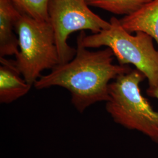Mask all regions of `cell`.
Instances as JSON below:
<instances>
[{"instance_id":"1","label":"cell","mask_w":158,"mask_h":158,"mask_svg":"<svg viewBox=\"0 0 158 158\" xmlns=\"http://www.w3.org/2000/svg\"><path fill=\"white\" fill-rule=\"evenodd\" d=\"M114 58L113 51L108 47L95 52L88 50L83 45L80 32L73 59L57 65L50 73L41 76L34 86L38 90L53 86L67 89L74 107L79 113H83L96 102H107L111 81L132 70L128 65L114 64Z\"/></svg>"},{"instance_id":"2","label":"cell","mask_w":158,"mask_h":158,"mask_svg":"<svg viewBox=\"0 0 158 158\" xmlns=\"http://www.w3.org/2000/svg\"><path fill=\"white\" fill-rule=\"evenodd\" d=\"M145 78L135 69L114 79L109 85L106 109L115 123L158 143V111L142 96L139 87Z\"/></svg>"},{"instance_id":"3","label":"cell","mask_w":158,"mask_h":158,"mask_svg":"<svg viewBox=\"0 0 158 158\" xmlns=\"http://www.w3.org/2000/svg\"><path fill=\"white\" fill-rule=\"evenodd\" d=\"M110 23L109 28L97 34L86 35L85 31H80L83 46L86 48H110L119 64L134 65L145 76L149 87H158V51L152 37L142 31L131 35L115 17H112Z\"/></svg>"},{"instance_id":"4","label":"cell","mask_w":158,"mask_h":158,"mask_svg":"<svg viewBox=\"0 0 158 158\" xmlns=\"http://www.w3.org/2000/svg\"><path fill=\"white\" fill-rule=\"evenodd\" d=\"M15 31L19 51L15 62L26 81L34 85L44 70L59 64L53 29L49 21H38L21 14Z\"/></svg>"},{"instance_id":"5","label":"cell","mask_w":158,"mask_h":158,"mask_svg":"<svg viewBox=\"0 0 158 158\" xmlns=\"http://www.w3.org/2000/svg\"><path fill=\"white\" fill-rule=\"evenodd\" d=\"M89 6L85 0H50L49 21L55 34L59 64L69 62L76 53L67 42L72 33L90 30L97 34L110 28V21L94 13Z\"/></svg>"},{"instance_id":"6","label":"cell","mask_w":158,"mask_h":158,"mask_svg":"<svg viewBox=\"0 0 158 158\" xmlns=\"http://www.w3.org/2000/svg\"><path fill=\"white\" fill-rule=\"evenodd\" d=\"M0 102L9 104L27 94L29 84L18 69L15 60L0 57Z\"/></svg>"},{"instance_id":"7","label":"cell","mask_w":158,"mask_h":158,"mask_svg":"<svg viewBox=\"0 0 158 158\" xmlns=\"http://www.w3.org/2000/svg\"><path fill=\"white\" fill-rule=\"evenodd\" d=\"M21 14L12 0H0V57L15 56L19 51L15 25Z\"/></svg>"},{"instance_id":"8","label":"cell","mask_w":158,"mask_h":158,"mask_svg":"<svg viewBox=\"0 0 158 158\" xmlns=\"http://www.w3.org/2000/svg\"><path fill=\"white\" fill-rule=\"evenodd\" d=\"M123 27L131 34L138 31L151 35L158 45V0H151L135 12L119 19Z\"/></svg>"},{"instance_id":"9","label":"cell","mask_w":158,"mask_h":158,"mask_svg":"<svg viewBox=\"0 0 158 158\" xmlns=\"http://www.w3.org/2000/svg\"><path fill=\"white\" fill-rule=\"evenodd\" d=\"M90 6L116 15L126 16L137 11L151 0H85Z\"/></svg>"},{"instance_id":"10","label":"cell","mask_w":158,"mask_h":158,"mask_svg":"<svg viewBox=\"0 0 158 158\" xmlns=\"http://www.w3.org/2000/svg\"><path fill=\"white\" fill-rule=\"evenodd\" d=\"M21 14L38 21H49L48 6L50 0H12Z\"/></svg>"},{"instance_id":"11","label":"cell","mask_w":158,"mask_h":158,"mask_svg":"<svg viewBox=\"0 0 158 158\" xmlns=\"http://www.w3.org/2000/svg\"><path fill=\"white\" fill-rule=\"evenodd\" d=\"M148 96L158 100V87H149L147 90Z\"/></svg>"}]
</instances>
